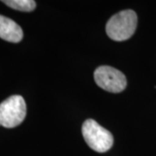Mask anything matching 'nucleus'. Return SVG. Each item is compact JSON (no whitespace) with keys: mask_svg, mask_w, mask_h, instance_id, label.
<instances>
[{"mask_svg":"<svg viewBox=\"0 0 156 156\" xmlns=\"http://www.w3.org/2000/svg\"><path fill=\"white\" fill-rule=\"evenodd\" d=\"M137 15L132 10L118 12L110 17L106 25L108 36L115 41H125L130 38L137 27Z\"/></svg>","mask_w":156,"mask_h":156,"instance_id":"1","label":"nucleus"},{"mask_svg":"<svg viewBox=\"0 0 156 156\" xmlns=\"http://www.w3.org/2000/svg\"><path fill=\"white\" fill-rule=\"evenodd\" d=\"M82 133L88 146L98 153L109 150L114 143V137L111 133L92 119L84 122Z\"/></svg>","mask_w":156,"mask_h":156,"instance_id":"2","label":"nucleus"},{"mask_svg":"<svg viewBox=\"0 0 156 156\" xmlns=\"http://www.w3.org/2000/svg\"><path fill=\"white\" fill-rule=\"evenodd\" d=\"M26 103L21 95H11L0 103V124L6 128L17 127L26 116Z\"/></svg>","mask_w":156,"mask_h":156,"instance_id":"3","label":"nucleus"},{"mask_svg":"<svg viewBox=\"0 0 156 156\" xmlns=\"http://www.w3.org/2000/svg\"><path fill=\"white\" fill-rule=\"evenodd\" d=\"M95 83L110 93H120L126 89L127 79L120 70L110 66H100L94 73Z\"/></svg>","mask_w":156,"mask_h":156,"instance_id":"4","label":"nucleus"},{"mask_svg":"<svg viewBox=\"0 0 156 156\" xmlns=\"http://www.w3.org/2000/svg\"><path fill=\"white\" fill-rule=\"evenodd\" d=\"M22 28L12 19L0 15V38L11 43H19L23 39Z\"/></svg>","mask_w":156,"mask_h":156,"instance_id":"5","label":"nucleus"},{"mask_svg":"<svg viewBox=\"0 0 156 156\" xmlns=\"http://www.w3.org/2000/svg\"><path fill=\"white\" fill-rule=\"evenodd\" d=\"M2 2L11 9L20 11L30 12L36 8V2L33 0H5Z\"/></svg>","mask_w":156,"mask_h":156,"instance_id":"6","label":"nucleus"},{"mask_svg":"<svg viewBox=\"0 0 156 156\" xmlns=\"http://www.w3.org/2000/svg\"><path fill=\"white\" fill-rule=\"evenodd\" d=\"M0 126H1V124H0Z\"/></svg>","mask_w":156,"mask_h":156,"instance_id":"7","label":"nucleus"}]
</instances>
